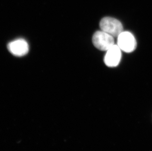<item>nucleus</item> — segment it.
<instances>
[{
    "instance_id": "f03ea898",
    "label": "nucleus",
    "mask_w": 152,
    "mask_h": 151,
    "mask_svg": "<svg viewBox=\"0 0 152 151\" xmlns=\"http://www.w3.org/2000/svg\"><path fill=\"white\" fill-rule=\"evenodd\" d=\"M92 41L94 45L101 51H107L114 44L113 36L102 30L97 31L94 33Z\"/></svg>"
},
{
    "instance_id": "39448f33",
    "label": "nucleus",
    "mask_w": 152,
    "mask_h": 151,
    "mask_svg": "<svg viewBox=\"0 0 152 151\" xmlns=\"http://www.w3.org/2000/svg\"><path fill=\"white\" fill-rule=\"evenodd\" d=\"M121 51L117 45H114L107 51L104 59L105 64L108 67H116L121 59Z\"/></svg>"
},
{
    "instance_id": "20e7f679",
    "label": "nucleus",
    "mask_w": 152,
    "mask_h": 151,
    "mask_svg": "<svg viewBox=\"0 0 152 151\" xmlns=\"http://www.w3.org/2000/svg\"><path fill=\"white\" fill-rule=\"evenodd\" d=\"M7 49L13 56L22 57L29 52V45L23 39H18L10 42L7 46Z\"/></svg>"
},
{
    "instance_id": "7ed1b4c3",
    "label": "nucleus",
    "mask_w": 152,
    "mask_h": 151,
    "mask_svg": "<svg viewBox=\"0 0 152 151\" xmlns=\"http://www.w3.org/2000/svg\"><path fill=\"white\" fill-rule=\"evenodd\" d=\"M117 44L121 50L126 53L134 51L137 45L135 37L129 31H123L118 36Z\"/></svg>"
},
{
    "instance_id": "f257e3e1",
    "label": "nucleus",
    "mask_w": 152,
    "mask_h": 151,
    "mask_svg": "<svg viewBox=\"0 0 152 151\" xmlns=\"http://www.w3.org/2000/svg\"><path fill=\"white\" fill-rule=\"evenodd\" d=\"M99 26L101 30L113 37H118L124 31L122 23L119 20L111 17H104L102 19Z\"/></svg>"
}]
</instances>
